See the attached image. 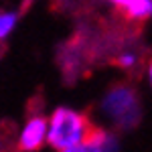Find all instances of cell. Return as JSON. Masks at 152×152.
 Returning a JSON list of instances; mask_svg holds the SVG:
<instances>
[{
    "label": "cell",
    "instance_id": "cell-1",
    "mask_svg": "<svg viewBox=\"0 0 152 152\" xmlns=\"http://www.w3.org/2000/svg\"><path fill=\"white\" fill-rule=\"evenodd\" d=\"M99 114L114 132L134 130L142 120L140 94L130 83H114L99 102Z\"/></svg>",
    "mask_w": 152,
    "mask_h": 152
},
{
    "label": "cell",
    "instance_id": "cell-2",
    "mask_svg": "<svg viewBox=\"0 0 152 152\" xmlns=\"http://www.w3.org/2000/svg\"><path fill=\"white\" fill-rule=\"evenodd\" d=\"M95 124L87 114L69 105H59L47 116V144L55 152H63L89 138Z\"/></svg>",
    "mask_w": 152,
    "mask_h": 152
},
{
    "label": "cell",
    "instance_id": "cell-3",
    "mask_svg": "<svg viewBox=\"0 0 152 152\" xmlns=\"http://www.w3.org/2000/svg\"><path fill=\"white\" fill-rule=\"evenodd\" d=\"M47 144V116L41 112L28 114L18 134V152H39Z\"/></svg>",
    "mask_w": 152,
    "mask_h": 152
},
{
    "label": "cell",
    "instance_id": "cell-4",
    "mask_svg": "<svg viewBox=\"0 0 152 152\" xmlns=\"http://www.w3.org/2000/svg\"><path fill=\"white\" fill-rule=\"evenodd\" d=\"M63 152H122V142L118 132L110 128H97L89 134V138L71 146Z\"/></svg>",
    "mask_w": 152,
    "mask_h": 152
},
{
    "label": "cell",
    "instance_id": "cell-5",
    "mask_svg": "<svg viewBox=\"0 0 152 152\" xmlns=\"http://www.w3.org/2000/svg\"><path fill=\"white\" fill-rule=\"evenodd\" d=\"M105 2L130 23H144L152 18V0H105Z\"/></svg>",
    "mask_w": 152,
    "mask_h": 152
},
{
    "label": "cell",
    "instance_id": "cell-6",
    "mask_svg": "<svg viewBox=\"0 0 152 152\" xmlns=\"http://www.w3.org/2000/svg\"><path fill=\"white\" fill-rule=\"evenodd\" d=\"M18 24V12L14 10H0V43L8 39L12 31Z\"/></svg>",
    "mask_w": 152,
    "mask_h": 152
},
{
    "label": "cell",
    "instance_id": "cell-7",
    "mask_svg": "<svg viewBox=\"0 0 152 152\" xmlns=\"http://www.w3.org/2000/svg\"><path fill=\"white\" fill-rule=\"evenodd\" d=\"M116 65L122 67L124 71H134L138 65H140V55H138L134 49H124L122 53H118Z\"/></svg>",
    "mask_w": 152,
    "mask_h": 152
},
{
    "label": "cell",
    "instance_id": "cell-8",
    "mask_svg": "<svg viewBox=\"0 0 152 152\" xmlns=\"http://www.w3.org/2000/svg\"><path fill=\"white\" fill-rule=\"evenodd\" d=\"M146 77H148V83H150V87H152V59L146 65Z\"/></svg>",
    "mask_w": 152,
    "mask_h": 152
}]
</instances>
